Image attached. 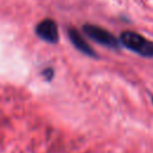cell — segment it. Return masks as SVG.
<instances>
[{"label":"cell","mask_w":153,"mask_h":153,"mask_svg":"<svg viewBox=\"0 0 153 153\" xmlns=\"http://www.w3.org/2000/svg\"><path fill=\"white\" fill-rule=\"evenodd\" d=\"M120 44L128 50L143 56L153 57V42L134 31H124L120 36Z\"/></svg>","instance_id":"cell-1"},{"label":"cell","mask_w":153,"mask_h":153,"mask_svg":"<svg viewBox=\"0 0 153 153\" xmlns=\"http://www.w3.org/2000/svg\"><path fill=\"white\" fill-rule=\"evenodd\" d=\"M82 31L87 37H90L92 41L97 42L100 45H104L111 49H118L121 47L118 38H116L111 32H109L108 30L98 25L86 24L82 26Z\"/></svg>","instance_id":"cell-2"},{"label":"cell","mask_w":153,"mask_h":153,"mask_svg":"<svg viewBox=\"0 0 153 153\" xmlns=\"http://www.w3.org/2000/svg\"><path fill=\"white\" fill-rule=\"evenodd\" d=\"M36 35L48 43H51V44L57 43L59 41L57 24L53 19H49V18L43 19L36 26Z\"/></svg>","instance_id":"cell-3"},{"label":"cell","mask_w":153,"mask_h":153,"mask_svg":"<svg viewBox=\"0 0 153 153\" xmlns=\"http://www.w3.org/2000/svg\"><path fill=\"white\" fill-rule=\"evenodd\" d=\"M67 32H68V37H69L72 44H73L79 51H81L82 54H85V55H87V56L97 57V55H96L93 48L86 42V39L82 37V35H81L76 29L69 27V29L67 30Z\"/></svg>","instance_id":"cell-4"},{"label":"cell","mask_w":153,"mask_h":153,"mask_svg":"<svg viewBox=\"0 0 153 153\" xmlns=\"http://www.w3.org/2000/svg\"><path fill=\"white\" fill-rule=\"evenodd\" d=\"M42 74L45 76V79L49 81L51 78H53V75H54V71L51 69V68H47V69H44L43 72H42Z\"/></svg>","instance_id":"cell-5"},{"label":"cell","mask_w":153,"mask_h":153,"mask_svg":"<svg viewBox=\"0 0 153 153\" xmlns=\"http://www.w3.org/2000/svg\"><path fill=\"white\" fill-rule=\"evenodd\" d=\"M152 102H153V97H152Z\"/></svg>","instance_id":"cell-6"}]
</instances>
